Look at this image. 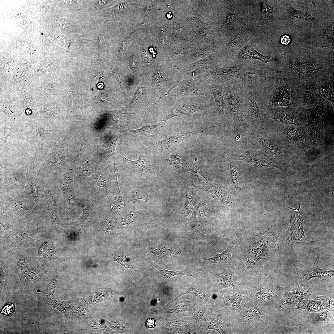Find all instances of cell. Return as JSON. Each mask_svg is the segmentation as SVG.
I'll use <instances>...</instances> for the list:
<instances>
[{
  "mask_svg": "<svg viewBox=\"0 0 334 334\" xmlns=\"http://www.w3.org/2000/svg\"><path fill=\"white\" fill-rule=\"evenodd\" d=\"M60 188L67 206L74 207L79 205L80 202L75 194L71 169L64 175L60 182Z\"/></svg>",
  "mask_w": 334,
  "mask_h": 334,
  "instance_id": "9a60e30c",
  "label": "cell"
},
{
  "mask_svg": "<svg viewBox=\"0 0 334 334\" xmlns=\"http://www.w3.org/2000/svg\"><path fill=\"white\" fill-rule=\"evenodd\" d=\"M97 87L99 89H102L104 87L103 83H99L97 85Z\"/></svg>",
  "mask_w": 334,
  "mask_h": 334,
  "instance_id": "003e7915",
  "label": "cell"
},
{
  "mask_svg": "<svg viewBox=\"0 0 334 334\" xmlns=\"http://www.w3.org/2000/svg\"><path fill=\"white\" fill-rule=\"evenodd\" d=\"M260 275L256 283L247 288L248 295L246 298L255 305L264 309V305L277 299L280 293L275 289L262 287L259 283Z\"/></svg>",
  "mask_w": 334,
  "mask_h": 334,
  "instance_id": "8992f818",
  "label": "cell"
},
{
  "mask_svg": "<svg viewBox=\"0 0 334 334\" xmlns=\"http://www.w3.org/2000/svg\"><path fill=\"white\" fill-rule=\"evenodd\" d=\"M199 79L191 80L176 85V87L172 90L173 91L171 93L179 97L198 95L206 96V94L198 88V85L201 84Z\"/></svg>",
  "mask_w": 334,
  "mask_h": 334,
  "instance_id": "e0dca14e",
  "label": "cell"
},
{
  "mask_svg": "<svg viewBox=\"0 0 334 334\" xmlns=\"http://www.w3.org/2000/svg\"><path fill=\"white\" fill-rule=\"evenodd\" d=\"M290 209V223L285 232L287 241L290 243L315 242L306 239L303 229V221L308 217L303 213L300 206L298 208L293 209L287 207Z\"/></svg>",
  "mask_w": 334,
  "mask_h": 334,
  "instance_id": "5b68a950",
  "label": "cell"
},
{
  "mask_svg": "<svg viewBox=\"0 0 334 334\" xmlns=\"http://www.w3.org/2000/svg\"><path fill=\"white\" fill-rule=\"evenodd\" d=\"M229 160L230 163V177L231 187L233 191L240 196L242 187L241 174L234 161Z\"/></svg>",
  "mask_w": 334,
  "mask_h": 334,
  "instance_id": "484cf974",
  "label": "cell"
},
{
  "mask_svg": "<svg viewBox=\"0 0 334 334\" xmlns=\"http://www.w3.org/2000/svg\"><path fill=\"white\" fill-rule=\"evenodd\" d=\"M26 170L27 182L24 193L31 201L35 203L38 200L40 190L38 179L36 173L35 166L33 161L28 164Z\"/></svg>",
  "mask_w": 334,
  "mask_h": 334,
  "instance_id": "5bb4252c",
  "label": "cell"
},
{
  "mask_svg": "<svg viewBox=\"0 0 334 334\" xmlns=\"http://www.w3.org/2000/svg\"><path fill=\"white\" fill-rule=\"evenodd\" d=\"M166 127V122L161 120L154 125L146 124L140 128L134 130L128 129L125 131L128 135L131 136H147L163 131Z\"/></svg>",
  "mask_w": 334,
  "mask_h": 334,
  "instance_id": "603a6c76",
  "label": "cell"
},
{
  "mask_svg": "<svg viewBox=\"0 0 334 334\" xmlns=\"http://www.w3.org/2000/svg\"><path fill=\"white\" fill-rule=\"evenodd\" d=\"M109 1H99V2L100 6H102L105 4Z\"/></svg>",
  "mask_w": 334,
  "mask_h": 334,
  "instance_id": "03108f58",
  "label": "cell"
},
{
  "mask_svg": "<svg viewBox=\"0 0 334 334\" xmlns=\"http://www.w3.org/2000/svg\"><path fill=\"white\" fill-rule=\"evenodd\" d=\"M153 264L158 273L160 275L161 277L164 279H169L171 277L176 275L186 276H191V273L188 271H177L175 270H169L155 263H154Z\"/></svg>",
  "mask_w": 334,
  "mask_h": 334,
  "instance_id": "7bdbcfd3",
  "label": "cell"
},
{
  "mask_svg": "<svg viewBox=\"0 0 334 334\" xmlns=\"http://www.w3.org/2000/svg\"><path fill=\"white\" fill-rule=\"evenodd\" d=\"M204 85L210 91L215 101L216 114L218 119L222 122L224 126L229 123L225 110L226 104L223 96L224 84L222 82L209 78H205Z\"/></svg>",
  "mask_w": 334,
  "mask_h": 334,
  "instance_id": "9c48e42d",
  "label": "cell"
},
{
  "mask_svg": "<svg viewBox=\"0 0 334 334\" xmlns=\"http://www.w3.org/2000/svg\"><path fill=\"white\" fill-rule=\"evenodd\" d=\"M87 205L86 207L83 210V213L81 216L78 220L74 222H71L68 224V225H73L81 228L85 233V232L84 229V226L86 221L89 219L91 216L92 209L93 205L88 201Z\"/></svg>",
  "mask_w": 334,
  "mask_h": 334,
  "instance_id": "b9f144b4",
  "label": "cell"
},
{
  "mask_svg": "<svg viewBox=\"0 0 334 334\" xmlns=\"http://www.w3.org/2000/svg\"><path fill=\"white\" fill-rule=\"evenodd\" d=\"M155 68L154 76V82L155 85H156L157 88H163L165 86H169L171 84L169 82L170 80L168 78L165 72L161 68L156 67L155 65H153Z\"/></svg>",
  "mask_w": 334,
  "mask_h": 334,
  "instance_id": "ab89813d",
  "label": "cell"
},
{
  "mask_svg": "<svg viewBox=\"0 0 334 334\" xmlns=\"http://www.w3.org/2000/svg\"><path fill=\"white\" fill-rule=\"evenodd\" d=\"M98 186L105 189L107 193L109 192L110 188V181L107 175L101 171H98L93 175Z\"/></svg>",
  "mask_w": 334,
  "mask_h": 334,
  "instance_id": "bcb514c9",
  "label": "cell"
},
{
  "mask_svg": "<svg viewBox=\"0 0 334 334\" xmlns=\"http://www.w3.org/2000/svg\"><path fill=\"white\" fill-rule=\"evenodd\" d=\"M317 91L315 84L311 82L306 83L303 87L302 94L303 103L307 104L310 102L315 96Z\"/></svg>",
  "mask_w": 334,
  "mask_h": 334,
  "instance_id": "f35d334b",
  "label": "cell"
},
{
  "mask_svg": "<svg viewBox=\"0 0 334 334\" xmlns=\"http://www.w3.org/2000/svg\"><path fill=\"white\" fill-rule=\"evenodd\" d=\"M334 27L333 22L319 32L317 38L319 46L334 49Z\"/></svg>",
  "mask_w": 334,
  "mask_h": 334,
  "instance_id": "d4e9b609",
  "label": "cell"
},
{
  "mask_svg": "<svg viewBox=\"0 0 334 334\" xmlns=\"http://www.w3.org/2000/svg\"><path fill=\"white\" fill-rule=\"evenodd\" d=\"M118 139V138L111 136L106 138L105 141L98 146L102 155L106 161H108L109 158L115 154L116 142Z\"/></svg>",
  "mask_w": 334,
  "mask_h": 334,
  "instance_id": "f546056e",
  "label": "cell"
},
{
  "mask_svg": "<svg viewBox=\"0 0 334 334\" xmlns=\"http://www.w3.org/2000/svg\"><path fill=\"white\" fill-rule=\"evenodd\" d=\"M4 144L9 145L17 138L19 122L4 120Z\"/></svg>",
  "mask_w": 334,
  "mask_h": 334,
  "instance_id": "4dcf8cb0",
  "label": "cell"
},
{
  "mask_svg": "<svg viewBox=\"0 0 334 334\" xmlns=\"http://www.w3.org/2000/svg\"><path fill=\"white\" fill-rule=\"evenodd\" d=\"M94 173V169L88 156L79 168L75 177L76 183L81 184L86 178L92 175Z\"/></svg>",
  "mask_w": 334,
  "mask_h": 334,
  "instance_id": "e575fe53",
  "label": "cell"
},
{
  "mask_svg": "<svg viewBox=\"0 0 334 334\" xmlns=\"http://www.w3.org/2000/svg\"><path fill=\"white\" fill-rule=\"evenodd\" d=\"M281 133L283 140L289 144L299 145L306 142L304 131L298 126L288 125L282 128Z\"/></svg>",
  "mask_w": 334,
  "mask_h": 334,
  "instance_id": "ac0fdd59",
  "label": "cell"
},
{
  "mask_svg": "<svg viewBox=\"0 0 334 334\" xmlns=\"http://www.w3.org/2000/svg\"><path fill=\"white\" fill-rule=\"evenodd\" d=\"M121 155L123 160L126 163L139 170L146 172L149 170L150 167L148 163L149 156L140 155L138 159L132 161L127 159L122 154Z\"/></svg>",
  "mask_w": 334,
  "mask_h": 334,
  "instance_id": "74e56055",
  "label": "cell"
},
{
  "mask_svg": "<svg viewBox=\"0 0 334 334\" xmlns=\"http://www.w3.org/2000/svg\"><path fill=\"white\" fill-rule=\"evenodd\" d=\"M311 295V291L306 285L295 283L287 288L281 301L277 305L280 310H290L298 303L307 300Z\"/></svg>",
  "mask_w": 334,
  "mask_h": 334,
  "instance_id": "277c9868",
  "label": "cell"
},
{
  "mask_svg": "<svg viewBox=\"0 0 334 334\" xmlns=\"http://www.w3.org/2000/svg\"><path fill=\"white\" fill-rule=\"evenodd\" d=\"M213 274L217 278L216 283L213 286L217 290L228 289L233 291V293L239 290L242 287L238 285L236 280L232 277V273L229 274L227 271L224 269L223 272L218 273L215 271H208Z\"/></svg>",
  "mask_w": 334,
  "mask_h": 334,
  "instance_id": "ffe728a7",
  "label": "cell"
},
{
  "mask_svg": "<svg viewBox=\"0 0 334 334\" xmlns=\"http://www.w3.org/2000/svg\"><path fill=\"white\" fill-rule=\"evenodd\" d=\"M138 28L119 41L118 49V55L119 58H122L125 53L129 45L136 35Z\"/></svg>",
  "mask_w": 334,
  "mask_h": 334,
  "instance_id": "f6af8a7d",
  "label": "cell"
},
{
  "mask_svg": "<svg viewBox=\"0 0 334 334\" xmlns=\"http://www.w3.org/2000/svg\"><path fill=\"white\" fill-rule=\"evenodd\" d=\"M321 91L323 97L330 101L333 106V86L327 83L324 82L322 85Z\"/></svg>",
  "mask_w": 334,
  "mask_h": 334,
  "instance_id": "7dc6e473",
  "label": "cell"
},
{
  "mask_svg": "<svg viewBox=\"0 0 334 334\" xmlns=\"http://www.w3.org/2000/svg\"><path fill=\"white\" fill-rule=\"evenodd\" d=\"M15 309V306L13 304L9 303L4 306L1 313L5 315H10L14 312Z\"/></svg>",
  "mask_w": 334,
  "mask_h": 334,
  "instance_id": "91938a15",
  "label": "cell"
},
{
  "mask_svg": "<svg viewBox=\"0 0 334 334\" xmlns=\"http://www.w3.org/2000/svg\"><path fill=\"white\" fill-rule=\"evenodd\" d=\"M334 275L333 270H327L318 268H309L303 271L300 274L301 280H307L312 278L324 279L330 277Z\"/></svg>",
  "mask_w": 334,
  "mask_h": 334,
  "instance_id": "4316f807",
  "label": "cell"
},
{
  "mask_svg": "<svg viewBox=\"0 0 334 334\" xmlns=\"http://www.w3.org/2000/svg\"><path fill=\"white\" fill-rule=\"evenodd\" d=\"M166 17L168 19H171L173 17L172 13L170 11L168 12L166 15Z\"/></svg>",
  "mask_w": 334,
  "mask_h": 334,
  "instance_id": "e7e4bbea",
  "label": "cell"
},
{
  "mask_svg": "<svg viewBox=\"0 0 334 334\" xmlns=\"http://www.w3.org/2000/svg\"><path fill=\"white\" fill-rule=\"evenodd\" d=\"M291 39L290 37L286 35L282 36L280 39L281 44L285 45H288Z\"/></svg>",
  "mask_w": 334,
  "mask_h": 334,
  "instance_id": "6125c7cd",
  "label": "cell"
},
{
  "mask_svg": "<svg viewBox=\"0 0 334 334\" xmlns=\"http://www.w3.org/2000/svg\"><path fill=\"white\" fill-rule=\"evenodd\" d=\"M238 58L244 63H248L252 60H258L264 63L269 62V56H264L255 50L250 45H248L242 49L239 53Z\"/></svg>",
  "mask_w": 334,
  "mask_h": 334,
  "instance_id": "cb8c5ba5",
  "label": "cell"
},
{
  "mask_svg": "<svg viewBox=\"0 0 334 334\" xmlns=\"http://www.w3.org/2000/svg\"><path fill=\"white\" fill-rule=\"evenodd\" d=\"M244 301L241 303L238 315L233 322L238 328L248 332H258L267 319L264 309L255 305L246 298Z\"/></svg>",
  "mask_w": 334,
  "mask_h": 334,
  "instance_id": "6da1fadb",
  "label": "cell"
},
{
  "mask_svg": "<svg viewBox=\"0 0 334 334\" xmlns=\"http://www.w3.org/2000/svg\"><path fill=\"white\" fill-rule=\"evenodd\" d=\"M290 65L296 73L300 74L311 75L318 71L316 66L311 62H293Z\"/></svg>",
  "mask_w": 334,
  "mask_h": 334,
  "instance_id": "836d02e7",
  "label": "cell"
},
{
  "mask_svg": "<svg viewBox=\"0 0 334 334\" xmlns=\"http://www.w3.org/2000/svg\"><path fill=\"white\" fill-rule=\"evenodd\" d=\"M145 92L146 91L143 87L139 88L136 92L132 101L129 103L127 106L131 107L135 104L138 103L143 98Z\"/></svg>",
  "mask_w": 334,
  "mask_h": 334,
  "instance_id": "6f0895ef",
  "label": "cell"
},
{
  "mask_svg": "<svg viewBox=\"0 0 334 334\" xmlns=\"http://www.w3.org/2000/svg\"><path fill=\"white\" fill-rule=\"evenodd\" d=\"M118 196L112 201L109 205L110 209L112 210H118L122 208L125 204L129 202L124 199L119 189H118Z\"/></svg>",
  "mask_w": 334,
  "mask_h": 334,
  "instance_id": "f5cc1de1",
  "label": "cell"
},
{
  "mask_svg": "<svg viewBox=\"0 0 334 334\" xmlns=\"http://www.w3.org/2000/svg\"><path fill=\"white\" fill-rule=\"evenodd\" d=\"M51 132V131L45 129L34 120L33 124L31 126L29 135L33 142H44L48 139Z\"/></svg>",
  "mask_w": 334,
  "mask_h": 334,
  "instance_id": "83f0119b",
  "label": "cell"
},
{
  "mask_svg": "<svg viewBox=\"0 0 334 334\" xmlns=\"http://www.w3.org/2000/svg\"><path fill=\"white\" fill-rule=\"evenodd\" d=\"M212 191L215 197L226 206H232L233 202L231 195L228 190L224 186L215 185L213 187Z\"/></svg>",
  "mask_w": 334,
  "mask_h": 334,
  "instance_id": "8d00e7d4",
  "label": "cell"
},
{
  "mask_svg": "<svg viewBox=\"0 0 334 334\" xmlns=\"http://www.w3.org/2000/svg\"><path fill=\"white\" fill-rule=\"evenodd\" d=\"M260 2L263 16L266 19L271 20L273 16V7L267 1H260Z\"/></svg>",
  "mask_w": 334,
  "mask_h": 334,
  "instance_id": "816d5d0a",
  "label": "cell"
},
{
  "mask_svg": "<svg viewBox=\"0 0 334 334\" xmlns=\"http://www.w3.org/2000/svg\"><path fill=\"white\" fill-rule=\"evenodd\" d=\"M194 96L180 97V99L170 109L161 120L166 122L170 118L178 116H190L201 110L203 108L200 103Z\"/></svg>",
  "mask_w": 334,
  "mask_h": 334,
  "instance_id": "ba28073f",
  "label": "cell"
},
{
  "mask_svg": "<svg viewBox=\"0 0 334 334\" xmlns=\"http://www.w3.org/2000/svg\"><path fill=\"white\" fill-rule=\"evenodd\" d=\"M311 315L312 321L316 323H327L331 319V314L327 310L312 314Z\"/></svg>",
  "mask_w": 334,
  "mask_h": 334,
  "instance_id": "c3c4849f",
  "label": "cell"
},
{
  "mask_svg": "<svg viewBox=\"0 0 334 334\" xmlns=\"http://www.w3.org/2000/svg\"><path fill=\"white\" fill-rule=\"evenodd\" d=\"M245 112L252 116L256 123L262 126L269 108L267 101H263L256 94H251L247 97L244 104Z\"/></svg>",
  "mask_w": 334,
  "mask_h": 334,
  "instance_id": "8fae6325",
  "label": "cell"
},
{
  "mask_svg": "<svg viewBox=\"0 0 334 334\" xmlns=\"http://www.w3.org/2000/svg\"><path fill=\"white\" fill-rule=\"evenodd\" d=\"M186 294H191L196 296L203 302H207L212 301L210 297L207 294L203 288L200 285H195L184 289L176 298L169 303L180 296Z\"/></svg>",
  "mask_w": 334,
  "mask_h": 334,
  "instance_id": "1f68e13d",
  "label": "cell"
},
{
  "mask_svg": "<svg viewBox=\"0 0 334 334\" xmlns=\"http://www.w3.org/2000/svg\"><path fill=\"white\" fill-rule=\"evenodd\" d=\"M267 115L278 124L294 125L301 127V124L293 112L288 108L276 107L269 108Z\"/></svg>",
  "mask_w": 334,
  "mask_h": 334,
  "instance_id": "2e32d148",
  "label": "cell"
},
{
  "mask_svg": "<svg viewBox=\"0 0 334 334\" xmlns=\"http://www.w3.org/2000/svg\"><path fill=\"white\" fill-rule=\"evenodd\" d=\"M287 11L289 19L290 20H298L312 23L316 22V19L307 11H298L290 6L288 7Z\"/></svg>",
  "mask_w": 334,
  "mask_h": 334,
  "instance_id": "d590c367",
  "label": "cell"
},
{
  "mask_svg": "<svg viewBox=\"0 0 334 334\" xmlns=\"http://www.w3.org/2000/svg\"><path fill=\"white\" fill-rule=\"evenodd\" d=\"M224 155L229 160L243 161L259 168L274 167L283 171L285 164L259 151H248L238 154L224 153Z\"/></svg>",
  "mask_w": 334,
  "mask_h": 334,
  "instance_id": "3957f363",
  "label": "cell"
},
{
  "mask_svg": "<svg viewBox=\"0 0 334 334\" xmlns=\"http://www.w3.org/2000/svg\"><path fill=\"white\" fill-rule=\"evenodd\" d=\"M238 242L236 238L233 239L225 250L212 257L206 259V263L207 264L225 263L230 265H233L234 262L232 259V252Z\"/></svg>",
  "mask_w": 334,
  "mask_h": 334,
  "instance_id": "7402d4cb",
  "label": "cell"
},
{
  "mask_svg": "<svg viewBox=\"0 0 334 334\" xmlns=\"http://www.w3.org/2000/svg\"><path fill=\"white\" fill-rule=\"evenodd\" d=\"M248 295L247 288L242 287L239 290L230 296L222 293L221 295L220 307L232 321L237 317L241 309V304Z\"/></svg>",
  "mask_w": 334,
  "mask_h": 334,
  "instance_id": "52a82bcc",
  "label": "cell"
},
{
  "mask_svg": "<svg viewBox=\"0 0 334 334\" xmlns=\"http://www.w3.org/2000/svg\"><path fill=\"white\" fill-rule=\"evenodd\" d=\"M7 202L8 206L18 213L28 215L31 212L29 206L26 202L10 199H7Z\"/></svg>",
  "mask_w": 334,
  "mask_h": 334,
  "instance_id": "60d3db41",
  "label": "cell"
},
{
  "mask_svg": "<svg viewBox=\"0 0 334 334\" xmlns=\"http://www.w3.org/2000/svg\"><path fill=\"white\" fill-rule=\"evenodd\" d=\"M317 298H320L322 301L323 305L325 308L329 310H334L333 296L327 295L323 296H318Z\"/></svg>",
  "mask_w": 334,
  "mask_h": 334,
  "instance_id": "11a10c76",
  "label": "cell"
},
{
  "mask_svg": "<svg viewBox=\"0 0 334 334\" xmlns=\"http://www.w3.org/2000/svg\"><path fill=\"white\" fill-rule=\"evenodd\" d=\"M156 325V320L153 318L148 319L146 323V327L149 328H153Z\"/></svg>",
  "mask_w": 334,
  "mask_h": 334,
  "instance_id": "94428289",
  "label": "cell"
},
{
  "mask_svg": "<svg viewBox=\"0 0 334 334\" xmlns=\"http://www.w3.org/2000/svg\"><path fill=\"white\" fill-rule=\"evenodd\" d=\"M158 11L156 0H143L142 8V21L140 26L148 27L157 23Z\"/></svg>",
  "mask_w": 334,
  "mask_h": 334,
  "instance_id": "d6986e66",
  "label": "cell"
},
{
  "mask_svg": "<svg viewBox=\"0 0 334 334\" xmlns=\"http://www.w3.org/2000/svg\"><path fill=\"white\" fill-rule=\"evenodd\" d=\"M306 302V303L304 304L306 306H301V308L305 309L310 311H316L319 310L321 308V300L315 299Z\"/></svg>",
  "mask_w": 334,
  "mask_h": 334,
  "instance_id": "db71d44e",
  "label": "cell"
},
{
  "mask_svg": "<svg viewBox=\"0 0 334 334\" xmlns=\"http://www.w3.org/2000/svg\"><path fill=\"white\" fill-rule=\"evenodd\" d=\"M136 205L134 208L124 216L122 221L123 224L124 225H128L133 222L136 217Z\"/></svg>",
  "mask_w": 334,
  "mask_h": 334,
  "instance_id": "680465c9",
  "label": "cell"
},
{
  "mask_svg": "<svg viewBox=\"0 0 334 334\" xmlns=\"http://www.w3.org/2000/svg\"><path fill=\"white\" fill-rule=\"evenodd\" d=\"M264 76L263 71L233 66L217 69L210 72L206 77L223 83L230 80L238 79L243 82L251 83L259 77Z\"/></svg>",
  "mask_w": 334,
  "mask_h": 334,
  "instance_id": "7a4b0ae2",
  "label": "cell"
},
{
  "mask_svg": "<svg viewBox=\"0 0 334 334\" xmlns=\"http://www.w3.org/2000/svg\"><path fill=\"white\" fill-rule=\"evenodd\" d=\"M308 135V141L313 146L320 144L323 133V121L310 127Z\"/></svg>",
  "mask_w": 334,
  "mask_h": 334,
  "instance_id": "d6a6232c",
  "label": "cell"
},
{
  "mask_svg": "<svg viewBox=\"0 0 334 334\" xmlns=\"http://www.w3.org/2000/svg\"><path fill=\"white\" fill-rule=\"evenodd\" d=\"M164 157L169 164L178 169L183 170L186 167L184 158L181 156L167 152L164 155Z\"/></svg>",
  "mask_w": 334,
  "mask_h": 334,
  "instance_id": "ee69618b",
  "label": "cell"
},
{
  "mask_svg": "<svg viewBox=\"0 0 334 334\" xmlns=\"http://www.w3.org/2000/svg\"><path fill=\"white\" fill-rule=\"evenodd\" d=\"M280 84L275 89L271 100L267 101L269 108L276 107H291L293 105L294 97L283 76L277 79Z\"/></svg>",
  "mask_w": 334,
  "mask_h": 334,
  "instance_id": "7c38bea8",
  "label": "cell"
},
{
  "mask_svg": "<svg viewBox=\"0 0 334 334\" xmlns=\"http://www.w3.org/2000/svg\"><path fill=\"white\" fill-rule=\"evenodd\" d=\"M224 89L226 95V109L233 122L240 125L241 118L239 115V110L243 101L235 92L230 82L224 84Z\"/></svg>",
  "mask_w": 334,
  "mask_h": 334,
  "instance_id": "4fadbf2b",
  "label": "cell"
},
{
  "mask_svg": "<svg viewBox=\"0 0 334 334\" xmlns=\"http://www.w3.org/2000/svg\"><path fill=\"white\" fill-rule=\"evenodd\" d=\"M98 43L100 45H103L105 42V40L104 36L102 34L98 37Z\"/></svg>",
  "mask_w": 334,
  "mask_h": 334,
  "instance_id": "be15d7a7",
  "label": "cell"
},
{
  "mask_svg": "<svg viewBox=\"0 0 334 334\" xmlns=\"http://www.w3.org/2000/svg\"><path fill=\"white\" fill-rule=\"evenodd\" d=\"M113 258L116 261L121 264L127 270L131 275L133 278L132 268L129 263L127 262L124 256L121 254H113Z\"/></svg>",
  "mask_w": 334,
  "mask_h": 334,
  "instance_id": "9f6ffc18",
  "label": "cell"
},
{
  "mask_svg": "<svg viewBox=\"0 0 334 334\" xmlns=\"http://www.w3.org/2000/svg\"><path fill=\"white\" fill-rule=\"evenodd\" d=\"M206 309L203 306L191 307L189 314L194 321L197 323L203 317L206 311Z\"/></svg>",
  "mask_w": 334,
  "mask_h": 334,
  "instance_id": "f907efd6",
  "label": "cell"
},
{
  "mask_svg": "<svg viewBox=\"0 0 334 334\" xmlns=\"http://www.w3.org/2000/svg\"><path fill=\"white\" fill-rule=\"evenodd\" d=\"M220 315L219 312L216 310L211 312L208 315L204 326L206 331L212 329L221 334L230 333V324L220 319Z\"/></svg>",
  "mask_w": 334,
  "mask_h": 334,
  "instance_id": "44dd1931",
  "label": "cell"
},
{
  "mask_svg": "<svg viewBox=\"0 0 334 334\" xmlns=\"http://www.w3.org/2000/svg\"><path fill=\"white\" fill-rule=\"evenodd\" d=\"M325 113L323 106L319 104H316L309 109L307 114V125L310 128L323 121Z\"/></svg>",
  "mask_w": 334,
  "mask_h": 334,
  "instance_id": "f1b7e54d",
  "label": "cell"
},
{
  "mask_svg": "<svg viewBox=\"0 0 334 334\" xmlns=\"http://www.w3.org/2000/svg\"><path fill=\"white\" fill-rule=\"evenodd\" d=\"M240 125L258 142L264 152L276 157H284L285 152L281 146L276 141L268 139L260 135L244 118H241Z\"/></svg>",
  "mask_w": 334,
  "mask_h": 334,
  "instance_id": "30bf717a",
  "label": "cell"
},
{
  "mask_svg": "<svg viewBox=\"0 0 334 334\" xmlns=\"http://www.w3.org/2000/svg\"><path fill=\"white\" fill-rule=\"evenodd\" d=\"M191 306L190 302L186 300L181 302L180 304L176 305L173 311L180 315V317H182L183 315L189 313L191 307Z\"/></svg>",
  "mask_w": 334,
  "mask_h": 334,
  "instance_id": "681fc988",
  "label": "cell"
}]
</instances>
